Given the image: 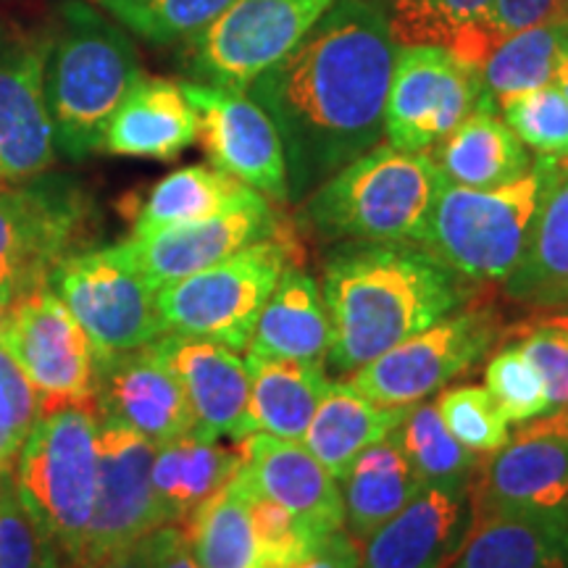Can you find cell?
I'll use <instances>...</instances> for the list:
<instances>
[{"label":"cell","instance_id":"obj_27","mask_svg":"<svg viewBox=\"0 0 568 568\" xmlns=\"http://www.w3.org/2000/svg\"><path fill=\"white\" fill-rule=\"evenodd\" d=\"M337 485L343 495L345 527L358 542H364L422 493L424 479L393 432L366 447Z\"/></svg>","mask_w":568,"mask_h":568},{"label":"cell","instance_id":"obj_20","mask_svg":"<svg viewBox=\"0 0 568 568\" xmlns=\"http://www.w3.org/2000/svg\"><path fill=\"white\" fill-rule=\"evenodd\" d=\"M153 347L182 382L193 410V435L203 439L247 437L251 379L237 351L174 332L153 339Z\"/></svg>","mask_w":568,"mask_h":568},{"label":"cell","instance_id":"obj_23","mask_svg":"<svg viewBox=\"0 0 568 568\" xmlns=\"http://www.w3.org/2000/svg\"><path fill=\"white\" fill-rule=\"evenodd\" d=\"M471 527L447 568H568V514L471 510Z\"/></svg>","mask_w":568,"mask_h":568},{"label":"cell","instance_id":"obj_35","mask_svg":"<svg viewBox=\"0 0 568 568\" xmlns=\"http://www.w3.org/2000/svg\"><path fill=\"white\" fill-rule=\"evenodd\" d=\"M180 529L201 568H264L251 508L237 477L211 495Z\"/></svg>","mask_w":568,"mask_h":568},{"label":"cell","instance_id":"obj_25","mask_svg":"<svg viewBox=\"0 0 568 568\" xmlns=\"http://www.w3.org/2000/svg\"><path fill=\"white\" fill-rule=\"evenodd\" d=\"M510 301L535 311L568 308V163H548L527 247L503 282Z\"/></svg>","mask_w":568,"mask_h":568},{"label":"cell","instance_id":"obj_19","mask_svg":"<svg viewBox=\"0 0 568 568\" xmlns=\"http://www.w3.org/2000/svg\"><path fill=\"white\" fill-rule=\"evenodd\" d=\"M95 414L163 445L193 432V410L176 374L153 343L134 351L98 355Z\"/></svg>","mask_w":568,"mask_h":568},{"label":"cell","instance_id":"obj_22","mask_svg":"<svg viewBox=\"0 0 568 568\" xmlns=\"http://www.w3.org/2000/svg\"><path fill=\"white\" fill-rule=\"evenodd\" d=\"M237 477L253 493L314 524L324 535L345 527V508L339 485L301 439H284L253 432L237 439Z\"/></svg>","mask_w":568,"mask_h":568},{"label":"cell","instance_id":"obj_41","mask_svg":"<svg viewBox=\"0 0 568 568\" xmlns=\"http://www.w3.org/2000/svg\"><path fill=\"white\" fill-rule=\"evenodd\" d=\"M485 387L500 406L508 424H527L531 418L548 416V395L537 368L516 345L500 347L485 368Z\"/></svg>","mask_w":568,"mask_h":568},{"label":"cell","instance_id":"obj_34","mask_svg":"<svg viewBox=\"0 0 568 568\" xmlns=\"http://www.w3.org/2000/svg\"><path fill=\"white\" fill-rule=\"evenodd\" d=\"M568 40V17L560 13L542 24L508 34L481 63L485 95L497 109L508 98L556 82V69Z\"/></svg>","mask_w":568,"mask_h":568},{"label":"cell","instance_id":"obj_51","mask_svg":"<svg viewBox=\"0 0 568 568\" xmlns=\"http://www.w3.org/2000/svg\"><path fill=\"white\" fill-rule=\"evenodd\" d=\"M539 314H542L545 318H548V322L558 324V326H564V329L568 332V308H566V311H560V314H552V311H539Z\"/></svg>","mask_w":568,"mask_h":568},{"label":"cell","instance_id":"obj_9","mask_svg":"<svg viewBox=\"0 0 568 568\" xmlns=\"http://www.w3.org/2000/svg\"><path fill=\"white\" fill-rule=\"evenodd\" d=\"M500 314L474 297L353 372L347 385L385 408H408L479 364L500 339Z\"/></svg>","mask_w":568,"mask_h":568},{"label":"cell","instance_id":"obj_3","mask_svg":"<svg viewBox=\"0 0 568 568\" xmlns=\"http://www.w3.org/2000/svg\"><path fill=\"white\" fill-rule=\"evenodd\" d=\"M140 77V53L122 24L84 0H61L45 30V101L55 153L80 163L103 151L113 113Z\"/></svg>","mask_w":568,"mask_h":568},{"label":"cell","instance_id":"obj_16","mask_svg":"<svg viewBox=\"0 0 568 568\" xmlns=\"http://www.w3.org/2000/svg\"><path fill=\"white\" fill-rule=\"evenodd\" d=\"M55 140L45 101V32L0 27V187L51 172Z\"/></svg>","mask_w":568,"mask_h":568},{"label":"cell","instance_id":"obj_24","mask_svg":"<svg viewBox=\"0 0 568 568\" xmlns=\"http://www.w3.org/2000/svg\"><path fill=\"white\" fill-rule=\"evenodd\" d=\"M197 142V113L182 84L163 77H140L103 138V151L124 159L172 161Z\"/></svg>","mask_w":568,"mask_h":568},{"label":"cell","instance_id":"obj_29","mask_svg":"<svg viewBox=\"0 0 568 568\" xmlns=\"http://www.w3.org/2000/svg\"><path fill=\"white\" fill-rule=\"evenodd\" d=\"M237 450L219 445V439L197 437L193 432L155 445L151 481L161 521L182 527L237 474Z\"/></svg>","mask_w":568,"mask_h":568},{"label":"cell","instance_id":"obj_33","mask_svg":"<svg viewBox=\"0 0 568 568\" xmlns=\"http://www.w3.org/2000/svg\"><path fill=\"white\" fill-rule=\"evenodd\" d=\"M397 45H439L481 69L493 53L487 32L493 0H379Z\"/></svg>","mask_w":568,"mask_h":568},{"label":"cell","instance_id":"obj_14","mask_svg":"<svg viewBox=\"0 0 568 568\" xmlns=\"http://www.w3.org/2000/svg\"><path fill=\"white\" fill-rule=\"evenodd\" d=\"M155 445L126 426L98 418V485L82 556L74 568H95L163 527L153 495Z\"/></svg>","mask_w":568,"mask_h":568},{"label":"cell","instance_id":"obj_37","mask_svg":"<svg viewBox=\"0 0 568 568\" xmlns=\"http://www.w3.org/2000/svg\"><path fill=\"white\" fill-rule=\"evenodd\" d=\"M124 30L151 45H174L209 27L232 0H98Z\"/></svg>","mask_w":568,"mask_h":568},{"label":"cell","instance_id":"obj_45","mask_svg":"<svg viewBox=\"0 0 568 568\" xmlns=\"http://www.w3.org/2000/svg\"><path fill=\"white\" fill-rule=\"evenodd\" d=\"M564 13V0H493L487 19V32L493 48L508 34L542 24Z\"/></svg>","mask_w":568,"mask_h":568},{"label":"cell","instance_id":"obj_32","mask_svg":"<svg viewBox=\"0 0 568 568\" xmlns=\"http://www.w3.org/2000/svg\"><path fill=\"white\" fill-rule=\"evenodd\" d=\"M261 193L247 187L234 176L224 174L216 166L176 169L161 182H155L145 201L134 213L132 237H145L169 226H182L219 216V213L253 203Z\"/></svg>","mask_w":568,"mask_h":568},{"label":"cell","instance_id":"obj_36","mask_svg":"<svg viewBox=\"0 0 568 568\" xmlns=\"http://www.w3.org/2000/svg\"><path fill=\"white\" fill-rule=\"evenodd\" d=\"M403 450L424 485H453L471 487L474 474L479 468V456L466 450L456 437L447 432L435 403H414L403 414V422L395 429Z\"/></svg>","mask_w":568,"mask_h":568},{"label":"cell","instance_id":"obj_15","mask_svg":"<svg viewBox=\"0 0 568 568\" xmlns=\"http://www.w3.org/2000/svg\"><path fill=\"white\" fill-rule=\"evenodd\" d=\"M197 113V142L211 166L222 169L272 203H290L287 161L272 116L243 90L184 82Z\"/></svg>","mask_w":568,"mask_h":568},{"label":"cell","instance_id":"obj_46","mask_svg":"<svg viewBox=\"0 0 568 568\" xmlns=\"http://www.w3.org/2000/svg\"><path fill=\"white\" fill-rule=\"evenodd\" d=\"M142 542H145L151 568H201L190 552L187 537L174 524H163V527L153 529Z\"/></svg>","mask_w":568,"mask_h":568},{"label":"cell","instance_id":"obj_21","mask_svg":"<svg viewBox=\"0 0 568 568\" xmlns=\"http://www.w3.org/2000/svg\"><path fill=\"white\" fill-rule=\"evenodd\" d=\"M471 487L424 485L361 542V568H447L471 527Z\"/></svg>","mask_w":568,"mask_h":568},{"label":"cell","instance_id":"obj_26","mask_svg":"<svg viewBox=\"0 0 568 568\" xmlns=\"http://www.w3.org/2000/svg\"><path fill=\"white\" fill-rule=\"evenodd\" d=\"M332 345V322L318 282L303 266L280 276L247 343V355L322 364Z\"/></svg>","mask_w":568,"mask_h":568},{"label":"cell","instance_id":"obj_55","mask_svg":"<svg viewBox=\"0 0 568 568\" xmlns=\"http://www.w3.org/2000/svg\"><path fill=\"white\" fill-rule=\"evenodd\" d=\"M564 161H566V163H568V159H564Z\"/></svg>","mask_w":568,"mask_h":568},{"label":"cell","instance_id":"obj_47","mask_svg":"<svg viewBox=\"0 0 568 568\" xmlns=\"http://www.w3.org/2000/svg\"><path fill=\"white\" fill-rule=\"evenodd\" d=\"M295 568H361V542L351 531L339 529Z\"/></svg>","mask_w":568,"mask_h":568},{"label":"cell","instance_id":"obj_43","mask_svg":"<svg viewBox=\"0 0 568 568\" xmlns=\"http://www.w3.org/2000/svg\"><path fill=\"white\" fill-rule=\"evenodd\" d=\"M51 539L21 500L11 466H0V568H40Z\"/></svg>","mask_w":568,"mask_h":568},{"label":"cell","instance_id":"obj_8","mask_svg":"<svg viewBox=\"0 0 568 568\" xmlns=\"http://www.w3.org/2000/svg\"><path fill=\"white\" fill-rule=\"evenodd\" d=\"M92 213L74 176L45 172L0 187V301L11 305L48 284L67 255L88 251Z\"/></svg>","mask_w":568,"mask_h":568},{"label":"cell","instance_id":"obj_10","mask_svg":"<svg viewBox=\"0 0 568 568\" xmlns=\"http://www.w3.org/2000/svg\"><path fill=\"white\" fill-rule=\"evenodd\" d=\"M335 0H232L226 9L182 42L180 63L193 82L247 90L280 63Z\"/></svg>","mask_w":568,"mask_h":568},{"label":"cell","instance_id":"obj_30","mask_svg":"<svg viewBox=\"0 0 568 568\" xmlns=\"http://www.w3.org/2000/svg\"><path fill=\"white\" fill-rule=\"evenodd\" d=\"M251 400H247V435L266 432L284 439H303L322 400L326 379L322 364L290 358L245 355Z\"/></svg>","mask_w":568,"mask_h":568},{"label":"cell","instance_id":"obj_49","mask_svg":"<svg viewBox=\"0 0 568 568\" xmlns=\"http://www.w3.org/2000/svg\"><path fill=\"white\" fill-rule=\"evenodd\" d=\"M552 84H556V88L568 98V40H566L564 53H560V61H558V69H556V82H552Z\"/></svg>","mask_w":568,"mask_h":568},{"label":"cell","instance_id":"obj_1","mask_svg":"<svg viewBox=\"0 0 568 568\" xmlns=\"http://www.w3.org/2000/svg\"><path fill=\"white\" fill-rule=\"evenodd\" d=\"M397 45L379 0H335L314 30L245 92L280 132L290 203L385 138Z\"/></svg>","mask_w":568,"mask_h":568},{"label":"cell","instance_id":"obj_38","mask_svg":"<svg viewBox=\"0 0 568 568\" xmlns=\"http://www.w3.org/2000/svg\"><path fill=\"white\" fill-rule=\"evenodd\" d=\"M503 122L537 159H568V98L556 84L521 92L500 103Z\"/></svg>","mask_w":568,"mask_h":568},{"label":"cell","instance_id":"obj_13","mask_svg":"<svg viewBox=\"0 0 568 568\" xmlns=\"http://www.w3.org/2000/svg\"><path fill=\"white\" fill-rule=\"evenodd\" d=\"M479 109L497 105L485 95L477 67L439 45H400L385 109L389 145L429 153Z\"/></svg>","mask_w":568,"mask_h":568},{"label":"cell","instance_id":"obj_54","mask_svg":"<svg viewBox=\"0 0 568 568\" xmlns=\"http://www.w3.org/2000/svg\"><path fill=\"white\" fill-rule=\"evenodd\" d=\"M566 426H568V410H566Z\"/></svg>","mask_w":568,"mask_h":568},{"label":"cell","instance_id":"obj_50","mask_svg":"<svg viewBox=\"0 0 568 568\" xmlns=\"http://www.w3.org/2000/svg\"><path fill=\"white\" fill-rule=\"evenodd\" d=\"M40 568H61V556H59V550L53 548V545H48V550H45V556H42Z\"/></svg>","mask_w":568,"mask_h":568},{"label":"cell","instance_id":"obj_2","mask_svg":"<svg viewBox=\"0 0 568 568\" xmlns=\"http://www.w3.org/2000/svg\"><path fill=\"white\" fill-rule=\"evenodd\" d=\"M479 287L414 243L345 240L324 264L322 295L332 322L326 361L335 372H358L474 301Z\"/></svg>","mask_w":568,"mask_h":568},{"label":"cell","instance_id":"obj_5","mask_svg":"<svg viewBox=\"0 0 568 568\" xmlns=\"http://www.w3.org/2000/svg\"><path fill=\"white\" fill-rule=\"evenodd\" d=\"M550 159L500 187L474 190L445 182L416 245L477 284L506 282L521 261Z\"/></svg>","mask_w":568,"mask_h":568},{"label":"cell","instance_id":"obj_17","mask_svg":"<svg viewBox=\"0 0 568 568\" xmlns=\"http://www.w3.org/2000/svg\"><path fill=\"white\" fill-rule=\"evenodd\" d=\"M477 508L568 514L566 410L531 418L500 450L479 458L471 479V510Z\"/></svg>","mask_w":568,"mask_h":568},{"label":"cell","instance_id":"obj_44","mask_svg":"<svg viewBox=\"0 0 568 568\" xmlns=\"http://www.w3.org/2000/svg\"><path fill=\"white\" fill-rule=\"evenodd\" d=\"M40 418V397L17 361L0 345V466H11Z\"/></svg>","mask_w":568,"mask_h":568},{"label":"cell","instance_id":"obj_39","mask_svg":"<svg viewBox=\"0 0 568 568\" xmlns=\"http://www.w3.org/2000/svg\"><path fill=\"white\" fill-rule=\"evenodd\" d=\"M234 477H237V474H234ZM237 481L245 489L253 529L255 537H258L261 558H264V568H295L297 564H303L305 558L314 556L326 539L332 537L324 535L322 529H316L314 524L303 521L301 516L290 514L287 508L276 506L268 497L253 493L240 477Z\"/></svg>","mask_w":568,"mask_h":568},{"label":"cell","instance_id":"obj_7","mask_svg":"<svg viewBox=\"0 0 568 568\" xmlns=\"http://www.w3.org/2000/svg\"><path fill=\"white\" fill-rule=\"evenodd\" d=\"M13 481L42 535L74 568L98 485L95 406L42 414L11 464Z\"/></svg>","mask_w":568,"mask_h":568},{"label":"cell","instance_id":"obj_6","mask_svg":"<svg viewBox=\"0 0 568 568\" xmlns=\"http://www.w3.org/2000/svg\"><path fill=\"white\" fill-rule=\"evenodd\" d=\"M290 266H303V243L287 219L274 234L222 264L155 290L163 329L245 351L261 311Z\"/></svg>","mask_w":568,"mask_h":568},{"label":"cell","instance_id":"obj_12","mask_svg":"<svg viewBox=\"0 0 568 568\" xmlns=\"http://www.w3.org/2000/svg\"><path fill=\"white\" fill-rule=\"evenodd\" d=\"M0 345L32 382L40 416L95 403V347L48 284L9 305Z\"/></svg>","mask_w":568,"mask_h":568},{"label":"cell","instance_id":"obj_53","mask_svg":"<svg viewBox=\"0 0 568 568\" xmlns=\"http://www.w3.org/2000/svg\"><path fill=\"white\" fill-rule=\"evenodd\" d=\"M564 13L568 17V0H564Z\"/></svg>","mask_w":568,"mask_h":568},{"label":"cell","instance_id":"obj_52","mask_svg":"<svg viewBox=\"0 0 568 568\" xmlns=\"http://www.w3.org/2000/svg\"><path fill=\"white\" fill-rule=\"evenodd\" d=\"M6 314H9V303L0 301V337H3V326H6Z\"/></svg>","mask_w":568,"mask_h":568},{"label":"cell","instance_id":"obj_40","mask_svg":"<svg viewBox=\"0 0 568 568\" xmlns=\"http://www.w3.org/2000/svg\"><path fill=\"white\" fill-rule=\"evenodd\" d=\"M435 406L447 432L474 456H489L508 443V418L503 416L487 387L466 385L443 389Z\"/></svg>","mask_w":568,"mask_h":568},{"label":"cell","instance_id":"obj_42","mask_svg":"<svg viewBox=\"0 0 568 568\" xmlns=\"http://www.w3.org/2000/svg\"><path fill=\"white\" fill-rule=\"evenodd\" d=\"M500 339L516 345L537 368L548 395L550 414L568 410V332L552 324L542 314L527 318L514 329H503Z\"/></svg>","mask_w":568,"mask_h":568},{"label":"cell","instance_id":"obj_28","mask_svg":"<svg viewBox=\"0 0 568 568\" xmlns=\"http://www.w3.org/2000/svg\"><path fill=\"white\" fill-rule=\"evenodd\" d=\"M445 182L489 190L527 174L531 159L497 111H474L429 153Z\"/></svg>","mask_w":568,"mask_h":568},{"label":"cell","instance_id":"obj_31","mask_svg":"<svg viewBox=\"0 0 568 568\" xmlns=\"http://www.w3.org/2000/svg\"><path fill=\"white\" fill-rule=\"evenodd\" d=\"M406 408H385L343 382H332L301 443L339 481L366 447L393 435Z\"/></svg>","mask_w":568,"mask_h":568},{"label":"cell","instance_id":"obj_4","mask_svg":"<svg viewBox=\"0 0 568 568\" xmlns=\"http://www.w3.org/2000/svg\"><path fill=\"white\" fill-rule=\"evenodd\" d=\"M445 180L426 153L374 145L303 201V224L324 240L414 243Z\"/></svg>","mask_w":568,"mask_h":568},{"label":"cell","instance_id":"obj_18","mask_svg":"<svg viewBox=\"0 0 568 568\" xmlns=\"http://www.w3.org/2000/svg\"><path fill=\"white\" fill-rule=\"evenodd\" d=\"M284 222L287 216L261 195L253 203L237 205L203 222L169 226L145 237H130L126 243H119V247L134 268L159 290L163 284L222 264L247 245L274 234Z\"/></svg>","mask_w":568,"mask_h":568},{"label":"cell","instance_id":"obj_11","mask_svg":"<svg viewBox=\"0 0 568 568\" xmlns=\"http://www.w3.org/2000/svg\"><path fill=\"white\" fill-rule=\"evenodd\" d=\"M48 287L88 332L95 355L134 351L166 335L155 287L119 245L67 255L48 276Z\"/></svg>","mask_w":568,"mask_h":568},{"label":"cell","instance_id":"obj_48","mask_svg":"<svg viewBox=\"0 0 568 568\" xmlns=\"http://www.w3.org/2000/svg\"><path fill=\"white\" fill-rule=\"evenodd\" d=\"M95 568H151V560H148L145 542H134L130 548L113 552V556L103 558Z\"/></svg>","mask_w":568,"mask_h":568}]
</instances>
